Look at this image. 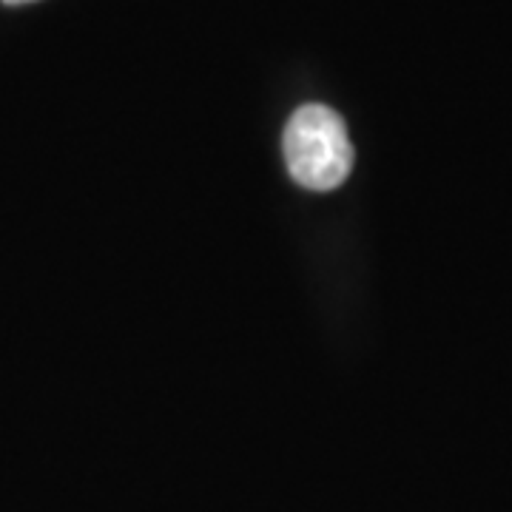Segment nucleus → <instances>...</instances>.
Listing matches in <instances>:
<instances>
[{"label":"nucleus","mask_w":512,"mask_h":512,"mask_svg":"<svg viewBox=\"0 0 512 512\" xmlns=\"http://www.w3.org/2000/svg\"><path fill=\"white\" fill-rule=\"evenodd\" d=\"M285 163L296 183L311 191H333L353 168L345 120L328 106H302L291 117L282 137Z\"/></svg>","instance_id":"nucleus-1"},{"label":"nucleus","mask_w":512,"mask_h":512,"mask_svg":"<svg viewBox=\"0 0 512 512\" xmlns=\"http://www.w3.org/2000/svg\"><path fill=\"white\" fill-rule=\"evenodd\" d=\"M3 3H32V0H3Z\"/></svg>","instance_id":"nucleus-2"}]
</instances>
